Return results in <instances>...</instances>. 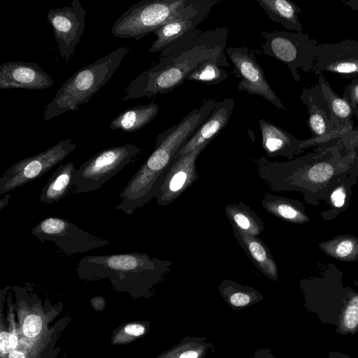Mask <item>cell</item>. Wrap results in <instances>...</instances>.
I'll use <instances>...</instances> for the list:
<instances>
[{"label":"cell","instance_id":"f1b7e54d","mask_svg":"<svg viewBox=\"0 0 358 358\" xmlns=\"http://www.w3.org/2000/svg\"><path fill=\"white\" fill-rule=\"evenodd\" d=\"M227 72L220 62L211 59L202 63L187 78L188 81H199L209 85H217L227 79Z\"/></svg>","mask_w":358,"mask_h":358},{"label":"cell","instance_id":"836d02e7","mask_svg":"<svg viewBox=\"0 0 358 358\" xmlns=\"http://www.w3.org/2000/svg\"><path fill=\"white\" fill-rule=\"evenodd\" d=\"M342 96L350 105L353 116L358 118V77L352 79L345 86Z\"/></svg>","mask_w":358,"mask_h":358},{"label":"cell","instance_id":"ba28073f","mask_svg":"<svg viewBox=\"0 0 358 358\" xmlns=\"http://www.w3.org/2000/svg\"><path fill=\"white\" fill-rule=\"evenodd\" d=\"M134 144L104 149L84 162L73 178V193H87L101 188L129 165L140 153Z\"/></svg>","mask_w":358,"mask_h":358},{"label":"cell","instance_id":"d4e9b609","mask_svg":"<svg viewBox=\"0 0 358 358\" xmlns=\"http://www.w3.org/2000/svg\"><path fill=\"white\" fill-rule=\"evenodd\" d=\"M224 211L231 227L245 234L257 236L264 229V224L260 217L242 201L226 205Z\"/></svg>","mask_w":358,"mask_h":358},{"label":"cell","instance_id":"44dd1931","mask_svg":"<svg viewBox=\"0 0 358 358\" xmlns=\"http://www.w3.org/2000/svg\"><path fill=\"white\" fill-rule=\"evenodd\" d=\"M76 170L72 162L60 164L41 189L40 201L51 205L65 196L73 185Z\"/></svg>","mask_w":358,"mask_h":358},{"label":"cell","instance_id":"277c9868","mask_svg":"<svg viewBox=\"0 0 358 358\" xmlns=\"http://www.w3.org/2000/svg\"><path fill=\"white\" fill-rule=\"evenodd\" d=\"M130 48L120 47L76 71L59 87L43 110L49 121L64 113L77 110L106 85Z\"/></svg>","mask_w":358,"mask_h":358},{"label":"cell","instance_id":"1f68e13d","mask_svg":"<svg viewBox=\"0 0 358 358\" xmlns=\"http://www.w3.org/2000/svg\"><path fill=\"white\" fill-rule=\"evenodd\" d=\"M19 343L20 333L15 325L10 324V329L8 331L1 329L0 334L1 358L15 350Z\"/></svg>","mask_w":358,"mask_h":358},{"label":"cell","instance_id":"83f0119b","mask_svg":"<svg viewBox=\"0 0 358 358\" xmlns=\"http://www.w3.org/2000/svg\"><path fill=\"white\" fill-rule=\"evenodd\" d=\"M150 322L136 320L128 322L113 330L110 342L114 345L130 343L144 337L150 331Z\"/></svg>","mask_w":358,"mask_h":358},{"label":"cell","instance_id":"d6a6232c","mask_svg":"<svg viewBox=\"0 0 358 358\" xmlns=\"http://www.w3.org/2000/svg\"><path fill=\"white\" fill-rule=\"evenodd\" d=\"M334 169L328 162H319L313 165L308 171V177L313 182H324L333 175Z\"/></svg>","mask_w":358,"mask_h":358},{"label":"cell","instance_id":"ab89813d","mask_svg":"<svg viewBox=\"0 0 358 358\" xmlns=\"http://www.w3.org/2000/svg\"><path fill=\"white\" fill-rule=\"evenodd\" d=\"M355 129L358 132V127H357L356 128H355Z\"/></svg>","mask_w":358,"mask_h":358},{"label":"cell","instance_id":"cb8c5ba5","mask_svg":"<svg viewBox=\"0 0 358 358\" xmlns=\"http://www.w3.org/2000/svg\"><path fill=\"white\" fill-rule=\"evenodd\" d=\"M217 289L223 300L234 310L248 308L263 299L257 289L229 279L223 280Z\"/></svg>","mask_w":358,"mask_h":358},{"label":"cell","instance_id":"5bb4252c","mask_svg":"<svg viewBox=\"0 0 358 358\" xmlns=\"http://www.w3.org/2000/svg\"><path fill=\"white\" fill-rule=\"evenodd\" d=\"M205 148H197L185 156L172 159L155 196L158 205L170 204L197 180L196 161Z\"/></svg>","mask_w":358,"mask_h":358},{"label":"cell","instance_id":"484cf974","mask_svg":"<svg viewBox=\"0 0 358 358\" xmlns=\"http://www.w3.org/2000/svg\"><path fill=\"white\" fill-rule=\"evenodd\" d=\"M215 346L202 336H186L178 343L152 358H206Z\"/></svg>","mask_w":358,"mask_h":358},{"label":"cell","instance_id":"7a4b0ae2","mask_svg":"<svg viewBox=\"0 0 358 358\" xmlns=\"http://www.w3.org/2000/svg\"><path fill=\"white\" fill-rule=\"evenodd\" d=\"M171 265V261L152 258L146 252H129L84 256L76 271L82 280L108 278L117 291L128 292L133 297H149Z\"/></svg>","mask_w":358,"mask_h":358},{"label":"cell","instance_id":"30bf717a","mask_svg":"<svg viewBox=\"0 0 358 358\" xmlns=\"http://www.w3.org/2000/svg\"><path fill=\"white\" fill-rule=\"evenodd\" d=\"M72 140H62L36 155L12 164L0 178V195L40 178L62 162L76 148Z\"/></svg>","mask_w":358,"mask_h":358},{"label":"cell","instance_id":"d590c367","mask_svg":"<svg viewBox=\"0 0 358 358\" xmlns=\"http://www.w3.org/2000/svg\"><path fill=\"white\" fill-rule=\"evenodd\" d=\"M353 250V244L350 241H344L340 243L336 250V255L341 257L349 255Z\"/></svg>","mask_w":358,"mask_h":358},{"label":"cell","instance_id":"e575fe53","mask_svg":"<svg viewBox=\"0 0 358 358\" xmlns=\"http://www.w3.org/2000/svg\"><path fill=\"white\" fill-rule=\"evenodd\" d=\"M331 199L334 205L340 208L343 206L345 200V192L342 187H338L333 192Z\"/></svg>","mask_w":358,"mask_h":358},{"label":"cell","instance_id":"7c38bea8","mask_svg":"<svg viewBox=\"0 0 358 358\" xmlns=\"http://www.w3.org/2000/svg\"><path fill=\"white\" fill-rule=\"evenodd\" d=\"M85 13L79 0L70 6L50 9L47 20L52 27L62 58L67 63L73 56L85 27Z\"/></svg>","mask_w":358,"mask_h":358},{"label":"cell","instance_id":"5b68a950","mask_svg":"<svg viewBox=\"0 0 358 358\" xmlns=\"http://www.w3.org/2000/svg\"><path fill=\"white\" fill-rule=\"evenodd\" d=\"M191 0H142L122 14L111 28L115 37L138 41L176 17Z\"/></svg>","mask_w":358,"mask_h":358},{"label":"cell","instance_id":"d6986e66","mask_svg":"<svg viewBox=\"0 0 358 358\" xmlns=\"http://www.w3.org/2000/svg\"><path fill=\"white\" fill-rule=\"evenodd\" d=\"M259 127L262 146L268 157L291 156L303 148V140H299L273 123L260 119Z\"/></svg>","mask_w":358,"mask_h":358},{"label":"cell","instance_id":"9c48e42d","mask_svg":"<svg viewBox=\"0 0 358 358\" xmlns=\"http://www.w3.org/2000/svg\"><path fill=\"white\" fill-rule=\"evenodd\" d=\"M31 234L42 243H54L63 253H83L109 244L107 239L84 231L68 220L46 217L31 229Z\"/></svg>","mask_w":358,"mask_h":358},{"label":"cell","instance_id":"2e32d148","mask_svg":"<svg viewBox=\"0 0 358 358\" xmlns=\"http://www.w3.org/2000/svg\"><path fill=\"white\" fill-rule=\"evenodd\" d=\"M52 78L36 63L7 62L0 66V89L45 90Z\"/></svg>","mask_w":358,"mask_h":358},{"label":"cell","instance_id":"74e56055","mask_svg":"<svg viewBox=\"0 0 358 358\" xmlns=\"http://www.w3.org/2000/svg\"><path fill=\"white\" fill-rule=\"evenodd\" d=\"M343 3L352 10H358V0L343 1Z\"/></svg>","mask_w":358,"mask_h":358},{"label":"cell","instance_id":"7402d4cb","mask_svg":"<svg viewBox=\"0 0 358 358\" xmlns=\"http://www.w3.org/2000/svg\"><path fill=\"white\" fill-rule=\"evenodd\" d=\"M269 19L280 23L290 31L301 32L303 30L298 14L301 9L289 0H256Z\"/></svg>","mask_w":358,"mask_h":358},{"label":"cell","instance_id":"f546056e","mask_svg":"<svg viewBox=\"0 0 358 358\" xmlns=\"http://www.w3.org/2000/svg\"><path fill=\"white\" fill-rule=\"evenodd\" d=\"M20 325L19 333L24 338L38 341L41 336L45 332V320L38 313L28 312L20 317Z\"/></svg>","mask_w":358,"mask_h":358},{"label":"cell","instance_id":"4fadbf2b","mask_svg":"<svg viewBox=\"0 0 358 358\" xmlns=\"http://www.w3.org/2000/svg\"><path fill=\"white\" fill-rule=\"evenodd\" d=\"M313 72L316 76L329 72L343 78H357L358 40L345 39L336 43H320Z\"/></svg>","mask_w":358,"mask_h":358},{"label":"cell","instance_id":"52a82bcc","mask_svg":"<svg viewBox=\"0 0 358 358\" xmlns=\"http://www.w3.org/2000/svg\"><path fill=\"white\" fill-rule=\"evenodd\" d=\"M217 2V0H191L176 17L153 31L157 38L150 52H161L160 58H164L178 51L185 43L203 32L197 27Z\"/></svg>","mask_w":358,"mask_h":358},{"label":"cell","instance_id":"603a6c76","mask_svg":"<svg viewBox=\"0 0 358 358\" xmlns=\"http://www.w3.org/2000/svg\"><path fill=\"white\" fill-rule=\"evenodd\" d=\"M159 106L151 102L131 107L119 114L110 124L111 129L134 132L150 123L158 114Z\"/></svg>","mask_w":358,"mask_h":358},{"label":"cell","instance_id":"3957f363","mask_svg":"<svg viewBox=\"0 0 358 358\" xmlns=\"http://www.w3.org/2000/svg\"><path fill=\"white\" fill-rule=\"evenodd\" d=\"M196 130L194 122L185 117L159 134L153 152L120 194L115 209L131 215L155 197L165 177L166 169Z\"/></svg>","mask_w":358,"mask_h":358},{"label":"cell","instance_id":"ffe728a7","mask_svg":"<svg viewBox=\"0 0 358 358\" xmlns=\"http://www.w3.org/2000/svg\"><path fill=\"white\" fill-rule=\"evenodd\" d=\"M239 245L246 252L255 266L266 277L278 280V268L267 245L257 236L245 234L232 227Z\"/></svg>","mask_w":358,"mask_h":358},{"label":"cell","instance_id":"8fae6325","mask_svg":"<svg viewBox=\"0 0 358 358\" xmlns=\"http://www.w3.org/2000/svg\"><path fill=\"white\" fill-rule=\"evenodd\" d=\"M225 52L241 78L238 85V91L260 96L276 108L287 110L267 82L262 67L248 48L228 47Z\"/></svg>","mask_w":358,"mask_h":358},{"label":"cell","instance_id":"4dcf8cb0","mask_svg":"<svg viewBox=\"0 0 358 358\" xmlns=\"http://www.w3.org/2000/svg\"><path fill=\"white\" fill-rule=\"evenodd\" d=\"M358 330V294L352 296L345 303L338 321V332L355 334Z\"/></svg>","mask_w":358,"mask_h":358},{"label":"cell","instance_id":"ac0fdd59","mask_svg":"<svg viewBox=\"0 0 358 358\" xmlns=\"http://www.w3.org/2000/svg\"><path fill=\"white\" fill-rule=\"evenodd\" d=\"M317 78V83L321 86L330 110L334 130L342 137V141L352 142L355 128L350 105L345 99L334 92L322 73L318 75Z\"/></svg>","mask_w":358,"mask_h":358},{"label":"cell","instance_id":"8d00e7d4","mask_svg":"<svg viewBox=\"0 0 358 358\" xmlns=\"http://www.w3.org/2000/svg\"><path fill=\"white\" fill-rule=\"evenodd\" d=\"M251 358H275V357L269 349L260 348L254 351Z\"/></svg>","mask_w":358,"mask_h":358},{"label":"cell","instance_id":"e0dca14e","mask_svg":"<svg viewBox=\"0 0 358 358\" xmlns=\"http://www.w3.org/2000/svg\"><path fill=\"white\" fill-rule=\"evenodd\" d=\"M234 106L233 98L217 102L215 108L175 157H183L199 148H206L227 124Z\"/></svg>","mask_w":358,"mask_h":358},{"label":"cell","instance_id":"4316f807","mask_svg":"<svg viewBox=\"0 0 358 358\" xmlns=\"http://www.w3.org/2000/svg\"><path fill=\"white\" fill-rule=\"evenodd\" d=\"M261 203L266 211L284 220L292 222L302 220L303 215L285 198L266 194Z\"/></svg>","mask_w":358,"mask_h":358},{"label":"cell","instance_id":"9a60e30c","mask_svg":"<svg viewBox=\"0 0 358 358\" xmlns=\"http://www.w3.org/2000/svg\"><path fill=\"white\" fill-rule=\"evenodd\" d=\"M300 100L308 108L307 124L312 134L311 138L303 140V148L331 140H343L332 127L330 110L318 83L303 88Z\"/></svg>","mask_w":358,"mask_h":358},{"label":"cell","instance_id":"8992f818","mask_svg":"<svg viewBox=\"0 0 358 358\" xmlns=\"http://www.w3.org/2000/svg\"><path fill=\"white\" fill-rule=\"evenodd\" d=\"M264 52L286 64L296 81L301 79L299 69L311 72L320 43L308 34L285 31H262Z\"/></svg>","mask_w":358,"mask_h":358},{"label":"cell","instance_id":"f35d334b","mask_svg":"<svg viewBox=\"0 0 358 358\" xmlns=\"http://www.w3.org/2000/svg\"><path fill=\"white\" fill-rule=\"evenodd\" d=\"M10 194H6L4 197L0 200V210L7 206L9 199L10 198Z\"/></svg>","mask_w":358,"mask_h":358},{"label":"cell","instance_id":"6da1fadb","mask_svg":"<svg viewBox=\"0 0 358 358\" xmlns=\"http://www.w3.org/2000/svg\"><path fill=\"white\" fill-rule=\"evenodd\" d=\"M228 32L227 27L206 31L187 41L174 54L159 57L156 64L130 82L122 100L150 97L172 91L208 60H217L223 67H229L225 52Z\"/></svg>","mask_w":358,"mask_h":358}]
</instances>
